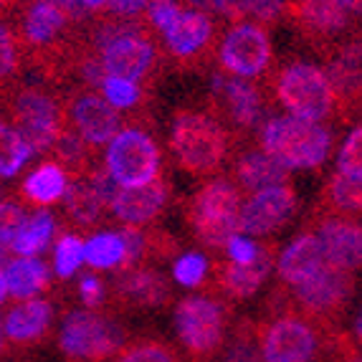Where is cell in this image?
<instances>
[{"label":"cell","instance_id":"7dc6e473","mask_svg":"<svg viewBox=\"0 0 362 362\" xmlns=\"http://www.w3.org/2000/svg\"><path fill=\"white\" fill-rule=\"evenodd\" d=\"M107 11L117 18H137L147 11L150 0H107Z\"/></svg>","mask_w":362,"mask_h":362},{"label":"cell","instance_id":"60d3db41","mask_svg":"<svg viewBox=\"0 0 362 362\" xmlns=\"http://www.w3.org/2000/svg\"><path fill=\"white\" fill-rule=\"evenodd\" d=\"M25 218H28V213L21 206V200L0 195V241L11 243V238L25 223Z\"/></svg>","mask_w":362,"mask_h":362},{"label":"cell","instance_id":"f5cc1de1","mask_svg":"<svg viewBox=\"0 0 362 362\" xmlns=\"http://www.w3.org/2000/svg\"><path fill=\"white\" fill-rule=\"evenodd\" d=\"M6 342L8 339H6V332H3V317H0V352L6 350Z\"/></svg>","mask_w":362,"mask_h":362},{"label":"cell","instance_id":"ac0fdd59","mask_svg":"<svg viewBox=\"0 0 362 362\" xmlns=\"http://www.w3.org/2000/svg\"><path fill=\"white\" fill-rule=\"evenodd\" d=\"M112 294L122 309H160L170 299V281L152 266H129L115 276Z\"/></svg>","mask_w":362,"mask_h":362},{"label":"cell","instance_id":"681fc988","mask_svg":"<svg viewBox=\"0 0 362 362\" xmlns=\"http://www.w3.org/2000/svg\"><path fill=\"white\" fill-rule=\"evenodd\" d=\"M11 261V246L6 241H0V266L8 264Z\"/></svg>","mask_w":362,"mask_h":362},{"label":"cell","instance_id":"f907efd6","mask_svg":"<svg viewBox=\"0 0 362 362\" xmlns=\"http://www.w3.org/2000/svg\"><path fill=\"white\" fill-rule=\"evenodd\" d=\"M8 299V286H6V276H3V269H0V307L6 304Z\"/></svg>","mask_w":362,"mask_h":362},{"label":"cell","instance_id":"2e32d148","mask_svg":"<svg viewBox=\"0 0 362 362\" xmlns=\"http://www.w3.org/2000/svg\"><path fill=\"white\" fill-rule=\"evenodd\" d=\"M69 127L84 139L91 150L109 145V139L122 129V115L102 99L94 89L74 94L69 104Z\"/></svg>","mask_w":362,"mask_h":362},{"label":"cell","instance_id":"8fae6325","mask_svg":"<svg viewBox=\"0 0 362 362\" xmlns=\"http://www.w3.org/2000/svg\"><path fill=\"white\" fill-rule=\"evenodd\" d=\"M352 291H355V274H347L342 269L325 264L309 279H304L302 284L291 286L289 299L296 302L291 307L294 312L327 327L344 312Z\"/></svg>","mask_w":362,"mask_h":362},{"label":"cell","instance_id":"816d5d0a","mask_svg":"<svg viewBox=\"0 0 362 362\" xmlns=\"http://www.w3.org/2000/svg\"><path fill=\"white\" fill-rule=\"evenodd\" d=\"M185 3H187L190 8H198V11H200V8H206V6H208V0H185Z\"/></svg>","mask_w":362,"mask_h":362},{"label":"cell","instance_id":"5bb4252c","mask_svg":"<svg viewBox=\"0 0 362 362\" xmlns=\"http://www.w3.org/2000/svg\"><path fill=\"white\" fill-rule=\"evenodd\" d=\"M299 208V195L294 185H274L266 190H256L246 200H241L238 211V233L248 238H264L281 230Z\"/></svg>","mask_w":362,"mask_h":362},{"label":"cell","instance_id":"db71d44e","mask_svg":"<svg viewBox=\"0 0 362 362\" xmlns=\"http://www.w3.org/2000/svg\"><path fill=\"white\" fill-rule=\"evenodd\" d=\"M8 6H11V0H0V13L8 11Z\"/></svg>","mask_w":362,"mask_h":362},{"label":"cell","instance_id":"7a4b0ae2","mask_svg":"<svg viewBox=\"0 0 362 362\" xmlns=\"http://www.w3.org/2000/svg\"><path fill=\"white\" fill-rule=\"evenodd\" d=\"M94 43L104 76L127 78L139 84L150 76L157 64V49L150 30L139 21H104L99 23Z\"/></svg>","mask_w":362,"mask_h":362},{"label":"cell","instance_id":"603a6c76","mask_svg":"<svg viewBox=\"0 0 362 362\" xmlns=\"http://www.w3.org/2000/svg\"><path fill=\"white\" fill-rule=\"evenodd\" d=\"M233 185L241 193L251 195L256 190H266L274 185H289L291 170H286L279 160H274L269 152L256 147V150H246L243 155H238L233 165Z\"/></svg>","mask_w":362,"mask_h":362},{"label":"cell","instance_id":"d590c367","mask_svg":"<svg viewBox=\"0 0 362 362\" xmlns=\"http://www.w3.org/2000/svg\"><path fill=\"white\" fill-rule=\"evenodd\" d=\"M84 264V238L76 233H61L54 248V269L59 279H71Z\"/></svg>","mask_w":362,"mask_h":362},{"label":"cell","instance_id":"8992f818","mask_svg":"<svg viewBox=\"0 0 362 362\" xmlns=\"http://www.w3.org/2000/svg\"><path fill=\"white\" fill-rule=\"evenodd\" d=\"M259 352L264 362H317L327 339V327L304 314L286 309L256 327Z\"/></svg>","mask_w":362,"mask_h":362},{"label":"cell","instance_id":"d4e9b609","mask_svg":"<svg viewBox=\"0 0 362 362\" xmlns=\"http://www.w3.org/2000/svg\"><path fill=\"white\" fill-rule=\"evenodd\" d=\"M51 322H54V307L49 299L30 296L8 309L3 320V332H6V339L16 344H33L49 332Z\"/></svg>","mask_w":362,"mask_h":362},{"label":"cell","instance_id":"74e56055","mask_svg":"<svg viewBox=\"0 0 362 362\" xmlns=\"http://www.w3.org/2000/svg\"><path fill=\"white\" fill-rule=\"evenodd\" d=\"M211 274V261L198 251H187V254L177 256L173 264V279L185 289H198Z\"/></svg>","mask_w":362,"mask_h":362},{"label":"cell","instance_id":"6da1fadb","mask_svg":"<svg viewBox=\"0 0 362 362\" xmlns=\"http://www.w3.org/2000/svg\"><path fill=\"white\" fill-rule=\"evenodd\" d=\"M170 150L185 173L208 177L228 160L230 134L211 112L180 109L170 122Z\"/></svg>","mask_w":362,"mask_h":362},{"label":"cell","instance_id":"ffe728a7","mask_svg":"<svg viewBox=\"0 0 362 362\" xmlns=\"http://www.w3.org/2000/svg\"><path fill=\"white\" fill-rule=\"evenodd\" d=\"M274 264H276V246L266 243L259 248L251 264H218L216 266V289L218 294H223L228 302H246L261 286L269 281Z\"/></svg>","mask_w":362,"mask_h":362},{"label":"cell","instance_id":"ba28073f","mask_svg":"<svg viewBox=\"0 0 362 362\" xmlns=\"http://www.w3.org/2000/svg\"><path fill=\"white\" fill-rule=\"evenodd\" d=\"M124 342V327L94 309L69 312L59 332V347L71 362H104L115 357Z\"/></svg>","mask_w":362,"mask_h":362},{"label":"cell","instance_id":"d6a6232c","mask_svg":"<svg viewBox=\"0 0 362 362\" xmlns=\"http://www.w3.org/2000/svg\"><path fill=\"white\" fill-rule=\"evenodd\" d=\"M84 264L94 272H112L124 264V243L119 230H99L84 241Z\"/></svg>","mask_w":362,"mask_h":362},{"label":"cell","instance_id":"8d00e7d4","mask_svg":"<svg viewBox=\"0 0 362 362\" xmlns=\"http://www.w3.org/2000/svg\"><path fill=\"white\" fill-rule=\"evenodd\" d=\"M112 362H177V355L163 339H137L132 344H122Z\"/></svg>","mask_w":362,"mask_h":362},{"label":"cell","instance_id":"cb8c5ba5","mask_svg":"<svg viewBox=\"0 0 362 362\" xmlns=\"http://www.w3.org/2000/svg\"><path fill=\"white\" fill-rule=\"evenodd\" d=\"M69 21H71V16L61 6H56L51 0H36L25 8V16L21 21V38L30 49L46 51L64 36Z\"/></svg>","mask_w":362,"mask_h":362},{"label":"cell","instance_id":"f6af8a7d","mask_svg":"<svg viewBox=\"0 0 362 362\" xmlns=\"http://www.w3.org/2000/svg\"><path fill=\"white\" fill-rule=\"evenodd\" d=\"M208 6H211L218 16L241 23V21H246V18H254V11H256V6H259V0H208Z\"/></svg>","mask_w":362,"mask_h":362},{"label":"cell","instance_id":"ee69618b","mask_svg":"<svg viewBox=\"0 0 362 362\" xmlns=\"http://www.w3.org/2000/svg\"><path fill=\"white\" fill-rule=\"evenodd\" d=\"M226 256H228L230 264H251V261L259 256V243L254 238H248L243 233H233L226 241Z\"/></svg>","mask_w":362,"mask_h":362},{"label":"cell","instance_id":"52a82bcc","mask_svg":"<svg viewBox=\"0 0 362 362\" xmlns=\"http://www.w3.org/2000/svg\"><path fill=\"white\" fill-rule=\"evenodd\" d=\"M8 112H11L13 129L23 137L30 157L49 155L54 139L66 124V112H64L59 99L36 84L21 86L13 91Z\"/></svg>","mask_w":362,"mask_h":362},{"label":"cell","instance_id":"9c48e42d","mask_svg":"<svg viewBox=\"0 0 362 362\" xmlns=\"http://www.w3.org/2000/svg\"><path fill=\"white\" fill-rule=\"evenodd\" d=\"M276 99L289 112V117H299L307 122H325L334 115L337 102L329 84V76L322 66L309 61H296L279 71Z\"/></svg>","mask_w":362,"mask_h":362},{"label":"cell","instance_id":"7402d4cb","mask_svg":"<svg viewBox=\"0 0 362 362\" xmlns=\"http://www.w3.org/2000/svg\"><path fill=\"white\" fill-rule=\"evenodd\" d=\"M325 261V251H322V243L317 238L314 230H304L289 243V246L276 256V274L281 279L284 286H296L302 284L304 279L312 276L317 269H322Z\"/></svg>","mask_w":362,"mask_h":362},{"label":"cell","instance_id":"ab89813d","mask_svg":"<svg viewBox=\"0 0 362 362\" xmlns=\"http://www.w3.org/2000/svg\"><path fill=\"white\" fill-rule=\"evenodd\" d=\"M337 175L352 177V180H362V129L360 124L350 129V134L344 137L342 147L337 155Z\"/></svg>","mask_w":362,"mask_h":362},{"label":"cell","instance_id":"9a60e30c","mask_svg":"<svg viewBox=\"0 0 362 362\" xmlns=\"http://www.w3.org/2000/svg\"><path fill=\"white\" fill-rule=\"evenodd\" d=\"M286 13L317 41L342 36L360 13V0H286Z\"/></svg>","mask_w":362,"mask_h":362},{"label":"cell","instance_id":"4dcf8cb0","mask_svg":"<svg viewBox=\"0 0 362 362\" xmlns=\"http://www.w3.org/2000/svg\"><path fill=\"white\" fill-rule=\"evenodd\" d=\"M51 163L61 165L66 170L69 177H81L89 173V168L94 163V155H91V147L86 145L84 139L78 137L69 124H64V129L59 132V137L54 139V145L49 150Z\"/></svg>","mask_w":362,"mask_h":362},{"label":"cell","instance_id":"1f68e13d","mask_svg":"<svg viewBox=\"0 0 362 362\" xmlns=\"http://www.w3.org/2000/svg\"><path fill=\"white\" fill-rule=\"evenodd\" d=\"M325 216H337V218H350L357 221L362 208V180H352L334 173L332 182L325 187Z\"/></svg>","mask_w":362,"mask_h":362},{"label":"cell","instance_id":"30bf717a","mask_svg":"<svg viewBox=\"0 0 362 362\" xmlns=\"http://www.w3.org/2000/svg\"><path fill=\"white\" fill-rule=\"evenodd\" d=\"M104 170L119 187L145 185L160 175L163 155L152 134L139 127H124L109 139Z\"/></svg>","mask_w":362,"mask_h":362},{"label":"cell","instance_id":"f546056e","mask_svg":"<svg viewBox=\"0 0 362 362\" xmlns=\"http://www.w3.org/2000/svg\"><path fill=\"white\" fill-rule=\"evenodd\" d=\"M56 235V218L54 213L38 208L36 213H30L25 218V223L18 228V233L11 238V254L16 256H38L43 254L49 243Z\"/></svg>","mask_w":362,"mask_h":362},{"label":"cell","instance_id":"5b68a950","mask_svg":"<svg viewBox=\"0 0 362 362\" xmlns=\"http://www.w3.org/2000/svg\"><path fill=\"white\" fill-rule=\"evenodd\" d=\"M241 200V190L230 180H208L187 206V221L195 241L206 248H223L230 235L238 233Z\"/></svg>","mask_w":362,"mask_h":362},{"label":"cell","instance_id":"484cf974","mask_svg":"<svg viewBox=\"0 0 362 362\" xmlns=\"http://www.w3.org/2000/svg\"><path fill=\"white\" fill-rule=\"evenodd\" d=\"M64 213L69 218V226L78 230H91L97 223H102L104 213L109 211L104 206V200L97 195V190L91 187L86 175L81 177H69L66 193H64Z\"/></svg>","mask_w":362,"mask_h":362},{"label":"cell","instance_id":"7c38bea8","mask_svg":"<svg viewBox=\"0 0 362 362\" xmlns=\"http://www.w3.org/2000/svg\"><path fill=\"white\" fill-rule=\"evenodd\" d=\"M213 117L226 132L248 134L264 122V94L261 89L238 76H213Z\"/></svg>","mask_w":362,"mask_h":362},{"label":"cell","instance_id":"b9f144b4","mask_svg":"<svg viewBox=\"0 0 362 362\" xmlns=\"http://www.w3.org/2000/svg\"><path fill=\"white\" fill-rule=\"evenodd\" d=\"M18 69V41L13 30L0 21V84L11 78Z\"/></svg>","mask_w":362,"mask_h":362},{"label":"cell","instance_id":"e575fe53","mask_svg":"<svg viewBox=\"0 0 362 362\" xmlns=\"http://www.w3.org/2000/svg\"><path fill=\"white\" fill-rule=\"evenodd\" d=\"M30 150L11 122L0 119V180H11L28 165Z\"/></svg>","mask_w":362,"mask_h":362},{"label":"cell","instance_id":"83f0119b","mask_svg":"<svg viewBox=\"0 0 362 362\" xmlns=\"http://www.w3.org/2000/svg\"><path fill=\"white\" fill-rule=\"evenodd\" d=\"M337 107H357L360 102V41H350L339 49L327 69Z\"/></svg>","mask_w":362,"mask_h":362},{"label":"cell","instance_id":"4316f807","mask_svg":"<svg viewBox=\"0 0 362 362\" xmlns=\"http://www.w3.org/2000/svg\"><path fill=\"white\" fill-rule=\"evenodd\" d=\"M3 276H6L8 296H13L16 302L30 299V296H38L41 291L51 289L49 266L43 264L38 256H16V259H11L3 269Z\"/></svg>","mask_w":362,"mask_h":362},{"label":"cell","instance_id":"f1b7e54d","mask_svg":"<svg viewBox=\"0 0 362 362\" xmlns=\"http://www.w3.org/2000/svg\"><path fill=\"white\" fill-rule=\"evenodd\" d=\"M66 185H69L66 170L49 160V163L38 165V168L23 180V185H21V198L36 208L56 206V203H61L64 193H66Z\"/></svg>","mask_w":362,"mask_h":362},{"label":"cell","instance_id":"e0dca14e","mask_svg":"<svg viewBox=\"0 0 362 362\" xmlns=\"http://www.w3.org/2000/svg\"><path fill=\"white\" fill-rule=\"evenodd\" d=\"M168 203L170 185L163 175H157L155 180L145 182V185L119 187L117 195L112 198V203H109V211L122 226L145 228V226H150L152 221L160 218V213L168 208Z\"/></svg>","mask_w":362,"mask_h":362},{"label":"cell","instance_id":"3957f363","mask_svg":"<svg viewBox=\"0 0 362 362\" xmlns=\"http://www.w3.org/2000/svg\"><path fill=\"white\" fill-rule=\"evenodd\" d=\"M261 150L286 170H317L332 152V132L322 122L299 117H272L261 124Z\"/></svg>","mask_w":362,"mask_h":362},{"label":"cell","instance_id":"836d02e7","mask_svg":"<svg viewBox=\"0 0 362 362\" xmlns=\"http://www.w3.org/2000/svg\"><path fill=\"white\" fill-rule=\"evenodd\" d=\"M218 355H221V362H264L259 352L254 322L243 320L233 329H228V337H226Z\"/></svg>","mask_w":362,"mask_h":362},{"label":"cell","instance_id":"d6986e66","mask_svg":"<svg viewBox=\"0 0 362 362\" xmlns=\"http://www.w3.org/2000/svg\"><path fill=\"white\" fill-rule=\"evenodd\" d=\"M314 233L322 243L327 264L347 274H357L362 261V228L357 221L322 216L314 223Z\"/></svg>","mask_w":362,"mask_h":362},{"label":"cell","instance_id":"4fadbf2b","mask_svg":"<svg viewBox=\"0 0 362 362\" xmlns=\"http://www.w3.org/2000/svg\"><path fill=\"white\" fill-rule=\"evenodd\" d=\"M218 64L238 78H259L272 66V38L259 23H235L221 38Z\"/></svg>","mask_w":362,"mask_h":362},{"label":"cell","instance_id":"44dd1931","mask_svg":"<svg viewBox=\"0 0 362 362\" xmlns=\"http://www.w3.org/2000/svg\"><path fill=\"white\" fill-rule=\"evenodd\" d=\"M160 33H163L168 51L175 56V59L193 61L211 46L216 25H213V18L206 11L182 8L175 16V21H170Z\"/></svg>","mask_w":362,"mask_h":362},{"label":"cell","instance_id":"bcb514c9","mask_svg":"<svg viewBox=\"0 0 362 362\" xmlns=\"http://www.w3.org/2000/svg\"><path fill=\"white\" fill-rule=\"evenodd\" d=\"M182 11V6L177 0H150L147 6V16H150V23L157 30H163L170 21H175V16Z\"/></svg>","mask_w":362,"mask_h":362},{"label":"cell","instance_id":"277c9868","mask_svg":"<svg viewBox=\"0 0 362 362\" xmlns=\"http://www.w3.org/2000/svg\"><path fill=\"white\" fill-rule=\"evenodd\" d=\"M228 307L216 296L190 294L175 307V332L187 355L211 362L228 337Z\"/></svg>","mask_w":362,"mask_h":362},{"label":"cell","instance_id":"7bdbcfd3","mask_svg":"<svg viewBox=\"0 0 362 362\" xmlns=\"http://www.w3.org/2000/svg\"><path fill=\"white\" fill-rule=\"evenodd\" d=\"M78 299L84 304L86 309H99L104 302H107V281L99 279L97 274H84V276L78 279Z\"/></svg>","mask_w":362,"mask_h":362},{"label":"cell","instance_id":"f35d334b","mask_svg":"<svg viewBox=\"0 0 362 362\" xmlns=\"http://www.w3.org/2000/svg\"><path fill=\"white\" fill-rule=\"evenodd\" d=\"M99 94L107 104L122 112V109H132L139 104L142 99V89L134 81H127V78H115V76H104L102 84H99Z\"/></svg>","mask_w":362,"mask_h":362},{"label":"cell","instance_id":"c3c4849f","mask_svg":"<svg viewBox=\"0 0 362 362\" xmlns=\"http://www.w3.org/2000/svg\"><path fill=\"white\" fill-rule=\"evenodd\" d=\"M51 3L61 6L69 16H81L84 11H99V8H104L107 0H51Z\"/></svg>","mask_w":362,"mask_h":362}]
</instances>
